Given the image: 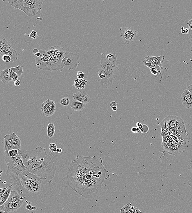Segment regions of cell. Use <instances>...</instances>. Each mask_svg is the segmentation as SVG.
Listing matches in <instances>:
<instances>
[{
    "label": "cell",
    "mask_w": 192,
    "mask_h": 213,
    "mask_svg": "<svg viewBox=\"0 0 192 213\" xmlns=\"http://www.w3.org/2000/svg\"><path fill=\"white\" fill-rule=\"evenodd\" d=\"M3 143L5 151L8 152L14 149H20L21 148V141L15 133L5 135Z\"/></svg>",
    "instance_id": "cell-6"
},
{
    "label": "cell",
    "mask_w": 192,
    "mask_h": 213,
    "mask_svg": "<svg viewBox=\"0 0 192 213\" xmlns=\"http://www.w3.org/2000/svg\"><path fill=\"white\" fill-rule=\"evenodd\" d=\"M20 84H21V81L19 80H17L14 83V85L15 86H19Z\"/></svg>",
    "instance_id": "cell-43"
},
{
    "label": "cell",
    "mask_w": 192,
    "mask_h": 213,
    "mask_svg": "<svg viewBox=\"0 0 192 213\" xmlns=\"http://www.w3.org/2000/svg\"><path fill=\"white\" fill-rule=\"evenodd\" d=\"M78 54L67 51L64 58L62 60L63 68L69 70H75L78 66L80 65Z\"/></svg>",
    "instance_id": "cell-7"
},
{
    "label": "cell",
    "mask_w": 192,
    "mask_h": 213,
    "mask_svg": "<svg viewBox=\"0 0 192 213\" xmlns=\"http://www.w3.org/2000/svg\"><path fill=\"white\" fill-rule=\"evenodd\" d=\"M150 72H151V74H153L154 76H157L158 73V70L155 68H151Z\"/></svg>",
    "instance_id": "cell-40"
},
{
    "label": "cell",
    "mask_w": 192,
    "mask_h": 213,
    "mask_svg": "<svg viewBox=\"0 0 192 213\" xmlns=\"http://www.w3.org/2000/svg\"><path fill=\"white\" fill-rule=\"evenodd\" d=\"M1 59L5 62H11L12 61V58H11V57L7 55H3Z\"/></svg>",
    "instance_id": "cell-33"
},
{
    "label": "cell",
    "mask_w": 192,
    "mask_h": 213,
    "mask_svg": "<svg viewBox=\"0 0 192 213\" xmlns=\"http://www.w3.org/2000/svg\"><path fill=\"white\" fill-rule=\"evenodd\" d=\"M56 104L53 100L48 99L42 103L41 111L42 114L46 117L53 116L56 112Z\"/></svg>",
    "instance_id": "cell-11"
},
{
    "label": "cell",
    "mask_w": 192,
    "mask_h": 213,
    "mask_svg": "<svg viewBox=\"0 0 192 213\" xmlns=\"http://www.w3.org/2000/svg\"><path fill=\"white\" fill-rule=\"evenodd\" d=\"M85 106V105L83 103H81L75 100L72 102L71 105V107L72 110L78 112H80L83 110Z\"/></svg>",
    "instance_id": "cell-20"
},
{
    "label": "cell",
    "mask_w": 192,
    "mask_h": 213,
    "mask_svg": "<svg viewBox=\"0 0 192 213\" xmlns=\"http://www.w3.org/2000/svg\"><path fill=\"white\" fill-rule=\"evenodd\" d=\"M110 106L113 111L116 112L118 110V104L115 101L112 102L110 104Z\"/></svg>",
    "instance_id": "cell-34"
},
{
    "label": "cell",
    "mask_w": 192,
    "mask_h": 213,
    "mask_svg": "<svg viewBox=\"0 0 192 213\" xmlns=\"http://www.w3.org/2000/svg\"><path fill=\"white\" fill-rule=\"evenodd\" d=\"M9 72H10V80L11 81L15 82L17 80H18V79L19 78L18 75L16 73L12 71L11 69H10V68H9Z\"/></svg>",
    "instance_id": "cell-28"
},
{
    "label": "cell",
    "mask_w": 192,
    "mask_h": 213,
    "mask_svg": "<svg viewBox=\"0 0 192 213\" xmlns=\"http://www.w3.org/2000/svg\"><path fill=\"white\" fill-rule=\"evenodd\" d=\"M137 127H133L131 128V132L133 133H136Z\"/></svg>",
    "instance_id": "cell-46"
},
{
    "label": "cell",
    "mask_w": 192,
    "mask_h": 213,
    "mask_svg": "<svg viewBox=\"0 0 192 213\" xmlns=\"http://www.w3.org/2000/svg\"><path fill=\"white\" fill-rule=\"evenodd\" d=\"M143 63L145 66L149 67V68H155L157 69L158 73L161 74V70L163 69V67H160L158 64L154 63L152 60V57L149 56H146L144 58Z\"/></svg>",
    "instance_id": "cell-16"
},
{
    "label": "cell",
    "mask_w": 192,
    "mask_h": 213,
    "mask_svg": "<svg viewBox=\"0 0 192 213\" xmlns=\"http://www.w3.org/2000/svg\"><path fill=\"white\" fill-rule=\"evenodd\" d=\"M105 56L107 60H108L112 64L115 66H118V65L120 64L119 62L117 60V55L116 53H108L106 55H105Z\"/></svg>",
    "instance_id": "cell-19"
},
{
    "label": "cell",
    "mask_w": 192,
    "mask_h": 213,
    "mask_svg": "<svg viewBox=\"0 0 192 213\" xmlns=\"http://www.w3.org/2000/svg\"><path fill=\"white\" fill-rule=\"evenodd\" d=\"M23 66H19L16 67H12L11 68V70L18 75L19 77H21L22 75L24 74L23 70Z\"/></svg>",
    "instance_id": "cell-26"
},
{
    "label": "cell",
    "mask_w": 192,
    "mask_h": 213,
    "mask_svg": "<svg viewBox=\"0 0 192 213\" xmlns=\"http://www.w3.org/2000/svg\"><path fill=\"white\" fill-rule=\"evenodd\" d=\"M181 33H182L183 34H186L185 29L181 30Z\"/></svg>",
    "instance_id": "cell-49"
},
{
    "label": "cell",
    "mask_w": 192,
    "mask_h": 213,
    "mask_svg": "<svg viewBox=\"0 0 192 213\" xmlns=\"http://www.w3.org/2000/svg\"><path fill=\"white\" fill-rule=\"evenodd\" d=\"M55 130V128L53 123H50L47 127V134L48 138H51L54 136Z\"/></svg>",
    "instance_id": "cell-23"
},
{
    "label": "cell",
    "mask_w": 192,
    "mask_h": 213,
    "mask_svg": "<svg viewBox=\"0 0 192 213\" xmlns=\"http://www.w3.org/2000/svg\"><path fill=\"white\" fill-rule=\"evenodd\" d=\"M25 201V199L18 192L12 189L11 194L6 202L4 204V211L12 213L19 209Z\"/></svg>",
    "instance_id": "cell-5"
},
{
    "label": "cell",
    "mask_w": 192,
    "mask_h": 213,
    "mask_svg": "<svg viewBox=\"0 0 192 213\" xmlns=\"http://www.w3.org/2000/svg\"><path fill=\"white\" fill-rule=\"evenodd\" d=\"M36 67L38 69L44 71H58L64 69L62 63V60L60 59L51 60L41 64H36Z\"/></svg>",
    "instance_id": "cell-9"
},
{
    "label": "cell",
    "mask_w": 192,
    "mask_h": 213,
    "mask_svg": "<svg viewBox=\"0 0 192 213\" xmlns=\"http://www.w3.org/2000/svg\"><path fill=\"white\" fill-rule=\"evenodd\" d=\"M152 60L154 63L157 64L160 67H162V63L164 60V56L161 55L159 57H156L152 56Z\"/></svg>",
    "instance_id": "cell-25"
},
{
    "label": "cell",
    "mask_w": 192,
    "mask_h": 213,
    "mask_svg": "<svg viewBox=\"0 0 192 213\" xmlns=\"http://www.w3.org/2000/svg\"><path fill=\"white\" fill-rule=\"evenodd\" d=\"M148 130H149V128H148V126L146 125H143V130L141 133H146L148 132Z\"/></svg>",
    "instance_id": "cell-39"
},
{
    "label": "cell",
    "mask_w": 192,
    "mask_h": 213,
    "mask_svg": "<svg viewBox=\"0 0 192 213\" xmlns=\"http://www.w3.org/2000/svg\"></svg>",
    "instance_id": "cell-52"
},
{
    "label": "cell",
    "mask_w": 192,
    "mask_h": 213,
    "mask_svg": "<svg viewBox=\"0 0 192 213\" xmlns=\"http://www.w3.org/2000/svg\"><path fill=\"white\" fill-rule=\"evenodd\" d=\"M39 52L40 53V56L39 58L36 57V64H41L43 62H45L52 60L51 57L47 55L46 51L43 50H39Z\"/></svg>",
    "instance_id": "cell-17"
},
{
    "label": "cell",
    "mask_w": 192,
    "mask_h": 213,
    "mask_svg": "<svg viewBox=\"0 0 192 213\" xmlns=\"http://www.w3.org/2000/svg\"><path fill=\"white\" fill-rule=\"evenodd\" d=\"M21 183L24 190L28 193H36L41 189V183L38 181L29 178H23L21 180Z\"/></svg>",
    "instance_id": "cell-8"
},
{
    "label": "cell",
    "mask_w": 192,
    "mask_h": 213,
    "mask_svg": "<svg viewBox=\"0 0 192 213\" xmlns=\"http://www.w3.org/2000/svg\"><path fill=\"white\" fill-rule=\"evenodd\" d=\"M98 69L103 70L106 75V78L100 85L102 86H111L112 85L113 80L117 76L120 69L118 66L112 64L107 60L105 56L102 58Z\"/></svg>",
    "instance_id": "cell-4"
},
{
    "label": "cell",
    "mask_w": 192,
    "mask_h": 213,
    "mask_svg": "<svg viewBox=\"0 0 192 213\" xmlns=\"http://www.w3.org/2000/svg\"><path fill=\"white\" fill-rule=\"evenodd\" d=\"M140 132H141V130H140V129H139L138 127H137V128H136V133H140Z\"/></svg>",
    "instance_id": "cell-48"
},
{
    "label": "cell",
    "mask_w": 192,
    "mask_h": 213,
    "mask_svg": "<svg viewBox=\"0 0 192 213\" xmlns=\"http://www.w3.org/2000/svg\"><path fill=\"white\" fill-rule=\"evenodd\" d=\"M132 209L133 210V213H145L141 212L138 208H137L136 207H134L132 206Z\"/></svg>",
    "instance_id": "cell-41"
},
{
    "label": "cell",
    "mask_w": 192,
    "mask_h": 213,
    "mask_svg": "<svg viewBox=\"0 0 192 213\" xmlns=\"http://www.w3.org/2000/svg\"><path fill=\"white\" fill-rule=\"evenodd\" d=\"M101 157L77 155L69 166L62 180L73 191L85 199H93L109 178Z\"/></svg>",
    "instance_id": "cell-1"
},
{
    "label": "cell",
    "mask_w": 192,
    "mask_h": 213,
    "mask_svg": "<svg viewBox=\"0 0 192 213\" xmlns=\"http://www.w3.org/2000/svg\"><path fill=\"white\" fill-rule=\"evenodd\" d=\"M136 126H137V127H138L139 129H140V130H141V132L142 131V130H143V125H142L140 123H139V122H137V123H136Z\"/></svg>",
    "instance_id": "cell-42"
},
{
    "label": "cell",
    "mask_w": 192,
    "mask_h": 213,
    "mask_svg": "<svg viewBox=\"0 0 192 213\" xmlns=\"http://www.w3.org/2000/svg\"><path fill=\"white\" fill-rule=\"evenodd\" d=\"M0 80L4 83H8L11 81L10 78L9 68H6L1 71Z\"/></svg>",
    "instance_id": "cell-18"
},
{
    "label": "cell",
    "mask_w": 192,
    "mask_h": 213,
    "mask_svg": "<svg viewBox=\"0 0 192 213\" xmlns=\"http://www.w3.org/2000/svg\"><path fill=\"white\" fill-rule=\"evenodd\" d=\"M49 148L50 150V152L53 153L56 152L57 147L55 143H50L49 145Z\"/></svg>",
    "instance_id": "cell-32"
},
{
    "label": "cell",
    "mask_w": 192,
    "mask_h": 213,
    "mask_svg": "<svg viewBox=\"0 0 192 213\" xmlns=\"http://www.w3.org/2000/svg\"><path fill=\"white\" fill-rule=\"evenodd\" d=\"M0 42L3 43L4 46L5 55H9L12 58L11 62H15L18 59V55L17 51L12 48L11 44H10L4 36L1 35H0Z\"/></svg>",
    "instance_id": "cell-12"
},
{
    "label": "cell",
    "mask_w": 192,
    "mask_h": 213,
    "mask_svg": "<svg viewBox=\"0 0 192 213\" xmlns=\"http://www.w3.org/2000/svg\"><path fill=\"white\" fill-rule=\"evenodd\" d=\"M121 213H133L132 206L131 204H128L125 205L121 209Z\"/></svg>",
    "instance_id": "cell-27"
},
{
    "label": "cell",
    "mask_w": 192,
    "mask_h": 213,
    "mask_svg": "<svg viewBox=\"0 0 192 213\" xmlns=\"http://www.w3.org/2000/svg\"><path fill=\"white\" fill-rule=\"evenodd\" d=\"M9 187V186H8V187H6L5 188H1L0 189V199L2 198L4 193L6 192V190L8 189Z\"/></svg>",
    "instance_id": "cell-36"
},
{
    "label": "cell",
    "mask_w": 192,
    "mask_h": 213,
    "mask_svg": "<svg viewBox=\"0 0 192 213\" xmlns=\"http://www.w3.org/2000/svg\"><path fill=\"white\" fill-rule=\"evenodd\" d=\"M27 171L39 179L42 185L51 183L56 173V166L45 148L38 147L31 150H19Z\"/></svg>",
    "instance_id": "cell-2"
},
{
    "label": "cell",
    "mask_w": 192,
    "mask_h": 213,
    "mask_svg": "<svg viewBox=\"0 0 192 213\" xmlns=\"http://www.w3.org/2000/svg\"><path fill=\"white\" fill-rule=\"evenodd\" d=\"M70 103V100L69 98L67 97H64L62 98L60 101V104L62 106L67 107L69 105Z\"/></svg>",
    "instance_id": "cell-29"
},
{
    "label": "cell",
    "mask_w": 192,
    "mask_h": 213,
    "mask_svg": "<svg viewBox=\"0 0 192 213\" xmlns=\"http://www.w3.org/2000/svg\"><path fill=\"white\" fill-rule=\"evenodd\" d=\"M88 81L84 79H77L74 80V86L78 90L83 89L85 87Z\"/></svg>",
    "instance_id": "cell-22"
},
{
    "label": "cell",
    "mask_w": 192,
    "mask_h": 213,
    "mask_svg": "<svg viewBox=\"0 0 192 213\" xmlns=\"http://www.w3.org/2000/svg\"><path fill=\"white\" fill-rule=\"evenodd\" d=\"M0 213H7V212H5V211H2V210H0Z\"/></svg>",
    "instance_id": "cell-51"
},
{
    "label": "cell",
    "mask_w": 192,
    "mask_h": 213,
    "mask_svg": "<svg viewBox=\"0 0 192 213\" xmlns=\"http://www.w3.org/2000/svg\"><path fill=\"white\" fill-rule=\"evenodd\" d=\"M43 2L41 0H29L27 16H35L40 13Z\"/></svg>",
    "instance_id": "cell-14"
},
{
    "label": "cell",
    "mask_w": 192,
    "mask_h": 213,
    "mask_svg": "<svg viewBox=\"0 0 192 213\" xmlns=\"http://www.w3.org/2000/svg\"><path fill=\"white\" fill-rule=\"evenodd\" d=\"M39 51V50H38V49H36V48H35V49H34L33 51V52L34 54H35L36 53L38 52Z\"/></svg>",
    "instance_id": "cell-47"
},
{
    "label": "cell",
    "mask_w": 192,
    "mask_h": 213,
    "mask_svg": "<svg viewBox=\"0 0 192 213\" xmlns=\"http://www.w3.org/2000/svg\"><path fill=\"white\" fill-rule=\"evenodd\" d=\"M56 152L58 153H61L62 152V150L61 148H57Z\"/></svg>",
    "instance_id": "cell-45"
},
{
    "label": "cell",
    "mask_w": 192,
    "mask_h": 213,
    "mask_svg": "<svg viewBox=\"0 0 192 213\" xmlns=\"http://www.w3.org/2000/svg\"><path fill=\"white\" fill-rule=\"evenodd\" d=\"M77 77L78 79H83L84 77V74L82 72L78 71L77 74Z\"/></svg>",
    "instance_id": "cell-37"
},
{
    "label": "cell",
    "mask_w": 192,
    "mask_h": 213,
    "mask_svg": "<svg viewBox=\"0 0 192 213\" xmlns=\"http://www.w3.org/2000/svg\"><path fill=\"white\" fill-rule=\"evenodd\" d=\"M9 156L11 157H17L19 155V150L14 149L8 152Z\"/></svg>",
    "instance_id": "cell-30"
},
{
    "label": "cell",
    "mask_w": 192,
    "mask_h": 213,
    "mask_svg": "<svg viewBox=\"0 0 192 213\" xmlns=\"http://www.w3.org/2000/svg\"><path fill=\"white\" fill-rule=\"evenodd\" d=\"M191 98H192V93L190 92V91L186 89L181 95V99L182 102H183Z\"/></svg>",
    "instance_id": "cell-24"
},
{
    "label": "cell",
    "mask_w": 192,
    "mask_h": 213,
    "mask_svg": "<svg viewBox=\"0 0 192 213\" xmlns=\"http://www.w3.org/2000/svg\"><path fill=\"white\" fill-rule=\"evenodd\" d=\"M37 36V32L35 31H32L29 34V37L33 39L36 38Z\"/></svg>",
    "instance_id": "cell-38"
},
{
    "label": "cell",
    "mask_w": 192,
    "mask_h": 213,
    "mask_svg": "<svg viewBox=\"0 0 192 213\" xmlns=\"http://www.w3.org/2000/svg\"><path fill=\"white\" fill-rule=\"evenodd\" d=\"M186 90L190 91V92L192 93V85L188 86L186 87Z\"/></svg>",
    "instance_id": "cell-44"
},
{
    "label": "cell",
    "mask_w": 192,
    "mask_h": 213,
    "mask_svg": "<svg viewBox=\"0 0 192 213\" xmlns=\"http://www.w3.org/2000/svg\"><path fill=\"white\" fill-rule=\"evenodd\" d=\"M74 99L86 105L90 102V98L85 91H78L74 94Z\"/></svg>",
    "instance_id": "cell-15"
},
{
    "label": "cell",
    "mask_w": 192,
    "mask_h": 213,
    "mask_svg": "<svg viewBox=\"0 0 192 213\" xmlns=\"http://www.w3.org/2000/svg\"><path fill=\"white\" fill-rule=\"evenodd\" d=\"M13 184H12L11 185L9 186L8 189L6 190V192L4 193L3 196L1 199L0 201V206L3 205L6 202L8 199H9L10 195L11 194V192L13 189Z\"/></svg>",
    "instance_id": "cell-21"
},
{
    "label": "cell",
    "mask_w": 192,
    "mask_h": 213,
    "mask_svg": "<svg viewBox=\"0 0 192 213\" xmlns=\"http://www.w3.org/2000/svg\"><path fill=\"white\" fill-rule=\"evenodd\" d=\"M4 159L8 166L6 175L11 178L13 185V189L16 190L25 199V202L28 203L24 194V189L21 183V180L23 178H29L39 181V179L34 175L31 174L27 171L24 165L23 158L19 154L15 157L9 156L8 152L5 151Z\"/></svg>",
    "instance_id": "cell-3"
},
{
    "label": "cell",
    "mask_w": 192,
    "mask_h": 213,
    "mask_svg": "<svg viewBox=\"0 0 192 213\" xmlns=\"http://www.w3.org/2000/svg\"><path fill=\"white\" fill-rule=\"evenodd\" d=\"M183 123L184 121L180 117L169 115L163 120L161 126H164L166 128L174 129Z\"/></svg>",
    "instance_id": "cell-13"
},
{
    "label": "cell",
    "mask_w": 192,
    "mask_h": 213,
    "mask_svg": "<svg viewBox=\"0 0 192 213\" xmlns=\"http://www.w3.org/2000/svg\"><path fill=\"white\" fill-rule=\"evenodd\" d=\"M189 33H190V34L191 38H192V31H189Z\"/></svg>",
    "instance_id": "cell-50"
},
{
    "label": "cell",
    "mask_w": 192,
    "mask_h": 213,
    "mask_svg": "<svg viewBox=\"0 0 192 213\" xmlns=\"http://www.w3.org/2000/svg\"><path fill=\"white\" fill-rule=\"evenodd\" d=\"M138 36V32L130 27L124 28L121 32L120 36L123 38L125 43L129 44L135 40Z\"/></svg>",
    "instance_id": "cell-10"
},
{
    "label": "cell",
    "mask_w": 192,
    "mask_h": 213,
    "mask_svg": "<svg viewBox=\"0 0 192 213\" xmlns=\"http://www.w3.org/2000/svg\"><path fill=\"white\" fill-rule=\"evenodd\" d=\"M31 203H32L31 202H28V203H27V204L25 207V208L27 210H29V211H32V210L34 211V210H35L37 208L36 207L32 206L31 205Z\"/></svg>",
    "instance_id": "cell-35"
},
{
    "label": "cell",
    "mask_w": 192,
    "mask_h": 213,
    "mask_svg": "<svg viewBox=\"0 0 192 213\" xmlns=\"http://www.w3.org/2000/svg\"><path fill=\"white\" fill-rule=\"evenodd\" d=\"M183 104L186 108H192V98L182 102Z\"/></svg>",
    "instance_id": "cell-31"
}]
</instances>
